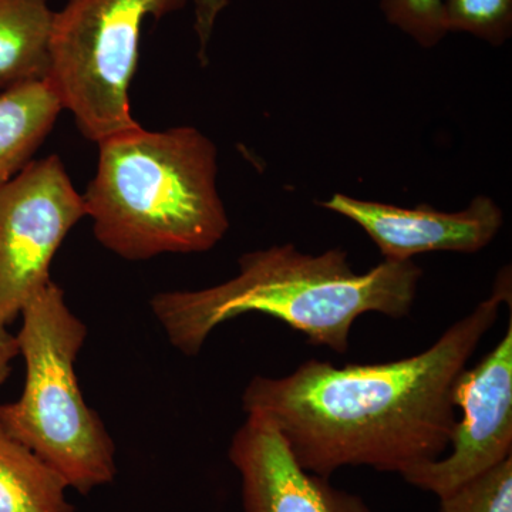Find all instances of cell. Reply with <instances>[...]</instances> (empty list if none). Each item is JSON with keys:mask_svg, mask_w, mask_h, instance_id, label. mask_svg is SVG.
Here are the masks:
<instances>
[{"mask_svg": "<svg viewBox=\"0 0 512 512\" xmlns=\"http://www.w3.org/2000/svg\"><path fill=\"white\" fill-rule=\"evenodd\" d=\"M444 28L501 46L512 33V0H444Z\"/></svg>", "mask_w": 512, "mask_h": 512, "instance_id": "cell-13", "label": "cell"}, {"mask_svg": "<svg viewBox=\"0 0 512 512\" xmlns=\"http://www.w3.org/2000/svg\"><path fill=\"white\" fill-rule=\"evenodd\" d=\"M453 402L463 417L454 426L450 456L402 474L407 483L437 497L511 457L512 320L500 343L458 375Z\"/></svg>", "mask_w": 512, "mask_h": 512, "instance_id": "cell-7", "label": "cell"}, {"mask_svg": "<svg viewBox=\"0 0 512 512\" xmlns=\"http://www.w3.org/2000/svg\"><path fill=\"white\" fill-rule=\"evenodd\" d=\"M238 265V275L224 284L151 299L168 340L184 355H198L215 328L251 312L282 320L312 345L345 355L356 319L369 312L409 315L423 276L413 261L386 259L356 274L343 249L309 255L292 244L248 252Z\"/></svg>", "mask_w": 512, "mask_h": 512, "instance_id": "cell-2", "label": "cell"}, {"mask_svg": "<svg viewBox=\"0 0 512 512\" xmlns=\"http://www.w3.org/2000/svg\"><path fill=\"white\" fill-rule=\"evenodd\" d=\"M319 205L359 225L386 261H412L427 252L474 254L488 247L504 224L503 210L487 195H477L457 212L427 204L403 208L345 194H333Z\"/></svg>", "mask_w": 512, "mask_h": 512, "instance_id": "cell-8", "label": "cell"}, {"mask_svg": "<svg viewBox=\"0 0 512 512\" xmlns=\"http://www.w3.org/2000/svg\"><path fill=\"white\" fill-rule=\"evenodd\" d=\"M83 194L97 241L126 261L214 248L229 229L217 147L194 127L138 126L100 141Z\"/></svg>", "mask_w": 512, "mask_h": 512, "instance_id": "cell-3", "label": "cell"}, {"mask_svg": "<svg viewBox=\"0 0 512 512\" xmlns=\"http://www.w3.org/2000/svg\"><path fill=\"white\" fill-rule=\"evenodd\" d=\"M66 480L0 424V512H74Z\"/></svg>", "mask_w": 512, "mask_h": 512, "instance_id": "cell-12", "label": "cell"}, {"mask_svg": "<svg viewBox=\"0 0 512 512\" xmlns=\"http://www.w3.org/2000/svg\"><path fill=\"white\" fill-rule=\"evenodd\" d=\"M62 111L46 80L0 93V187L33 161Z\"/></svg>", "mask_w": 512, "mask_h": 512, "instance_id": "cell-10", "label": "cell"}, {"mask_svg": "<svg viewBox=\"0 0 512 512\" xmlns=\"http://www.w3.org/2000/svg\"><path fill=\"white\" fill-rule=\"evenodd\" d=\"M84 217L83 195L57 156L30 161L0 187V322L18 319L52 281L56 252Z\"/></svg>", "mask_w": 512, "mask_h": 512, "instance_id": "cell-6", "label": "cell"}, {"mask_svg": "<svg viewBox=\"0 0 512 512\" xmlns=\"http://www.w3.org/2000/svg\"><path fill=\"white\" fill-rule=\"evenodd\" d=\"M439 498L440 512H512V456Z\"/></svg>", "mask_w": 512, "mask_h": 512, "instance_id": "cell-14", "label": "cell"}, {"mask_svg": "<svg viewBox=\"0 0 512 512\" xmlns=\"http://www.w3.org/2000/svg\"><path fill=\"white\" fill-rule=\"evenodd\" d=\"M511 291L508 265L490 298L419 355L343 367L308 360L285 377L255 376L242 406L271 419L309 473L329 478L342 467L369 466L402 476L450 446L457 423L454 383L501 305L511 306Z\"/></svg>", "mask_w": 512, "mask_h": 512, "instance_id": "cell-1", "label": "cell"}, {"mask_svg": "<svg viewBox=\"0 0 512 512\" xmlns=\"http://www.w3.org/2000/svg\"><path fill=\"white\" fill-rule=\"evenodd\" d=\"M19 355L26 382L16 402L0 406V424L45 460L80 494L109 484L117 473L116 447L99 414L84 402L77 355L86 325L50 281L20 312Z\"/></svg>", "mask_w": 512, "mask_h": 512, "instance_id": "cell-4", "label": "cell"}, {"mask_svg": "<svg viewBox=\"0 0 512 512\" xmlns=\"http://www.w3.org/2000/svg\"><path fill=\"white\" fill-rule=\"evenodd\" d=\"M55 12L49 0H0V90L46 80Z\"/></svg>", "mask_w": 512, "mask_h": 512, "instance_id": "cell-11", "label": "cell"}, {"mask_svg": "<svg viewBox=\"0 0 512 512\" xmlns=\"http://www.w3.org/2000/svg\"><path fill=\"white\" fill-rule=\"evenodd\" d=\"M19 355L18 339L8 330V325L0 322V386L10 373V363Z\"/></svg>", "mask_w": 512, "mask_h": 512, "instance_id": "cell-16", "label": "cell"}, {"mask_svg": "<svg viewBox=\"0 0 512 512\" xmlns=\"http://www.w3.org/2000/svg\"><path fill=\"white\" fill-rule=\"evenodd\" d=\"M229 460L241 474L245 512H373L356 494L299 466L271 419L249 413Z\"/></svg>", "mask_w": 512, "mask_h": 512, "instance_id": "cell-9", "label": "cell"}, {"mask_svg": "<svg viewBox=\"0 0 512 512\" xmlns=\"http://www.w3.org/2000/svg\"><path fill=\"white\" fill-rule=\"evenodd\" d=\"M443 3L444 0H380V9L390 25L430 49L447 35Z\"/></svg>", "mask_w": 512, "mask_h": 512, "instance_id": "cell-15", "label": "cell"}, {"mask_svg": "<svg viewBox=\"0 0 512 512\" xmlns=\"http://www.w3.org/2000/svg\"><path fill=\"white\" fill-rule=\"evenodd\" d=\"M188 2L69 0L55 12L46 82L84 137L100 143L140 126L131 114L130 86L141 29L148 18H163Z\"/></svg>", "mask_w": 512, "mask_h": 512, "instance_id": "cell-5", "label": "cell"}]
</instances>
